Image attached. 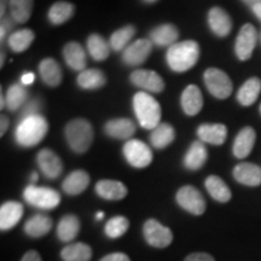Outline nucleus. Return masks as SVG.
Wrapping results in <instances>:
<instances>
[{
    "label": "nucleus",
    "mask_w": 261,
    "mask_h": 261,
    "mask_svg": "<svg viewBox=\"0 0 261 261\" xmlns=\"http://www.w3.org/2000/svg\"><path fill=\"white\" fill-rule=\"evenodd\" d=\"M200 58V45L194 40L175 42L168 47L166 60L168 67L175 73H184L191 69Z\"/></svg>",
    "instance_id": "1"
},
{
    "label": "nucleus",
    "mask_w": 261,
    "mask_h": 261,
    "mask_svg": "<svg viewBox=\"0 0 261 261\" xmlns=\"http://www.w3.org/2000/svg\"><path fill=\"white\" fill-rule=\"evenodd\" d=\"M48 123L44 116L33 115L21 120L16 127L15 140L23 148L38 145L47 135Z\"/></svg>",
    "instance_id": "2"
},
{
    "label": "nucleus",
    "mask_w": 261,
    "mask_h": 261,
    "mask_svg": "<svg viewBox=\"0 0 261 261\" xmlns=\"http://www.w3.org/2000/svg\"><path fill=\"white\" fill-rule=\"evenodd\" d=\"M133 109L139 125L145 129H154L161 121V106L151 94L138 92L133 97Z\"/></svg>",
    "instance_id": "3"
},
{
    "label": "nucleus",
    "mask_w": 261,
    "mask_h": 261,
    "mask_svg": "<svg viewBox=\"0 0 261 261\" xmlns=\"http://www.w3.org/2000/svg\"><path fill=\"white\" fill-rule=\"evenodd\" d=\"M64 136L68 145L76 154L89 151L93 142V128L85 119H74L67 123Z\"/></svg>",
    "instance_id": "4"
},
{
    "label": "nucleus",
    "mask_w": 261,
    "mask_h": 261,
    "mask_svg": "<svg viewBox=\"0 0 261 261\" xmlns=\"http://www.w3.org/2000/svg\"><path fill=\"white\" fill-rule=\"evenodd\" d=\"M23 197L33 207L45 211L54 210L61 202V195L56 190L46 187H35L34 184L24 189Z\"/></svg>",
    "instance_id": "5"
},
{
    "label": "nucleus",
    "mask_w": 261,
    "mask_h": 261,
    "mask_svg": "<svg viewBox=\"0 0 261 261\" xmlns=\"http://www.w3.org/2000/svg\"><path fill=\"white\" fill-rule=\"evenodd\" d=\"M204 84L207 90L219 99L230 97L233 90L232 81L228 75L218 68H210L204 71Z\"/></svg>",
    "instance_id": "6"
},
{
    "label": "nucleus",
    "mask_w": 261,
    "mask_h": 261,
    "mask_svg": "<svg viewBox=\"0 0 261 261\" xmlns=\"http://www.w3.org/2000/svg\"><path fill=\"white\" fill-rule=\"evenodd\" d=\"M122 152L126 161L135 168H145L152 162L151 149L142 140H127L123 145Z\"/></svg>",
    "instance_id": "7"
},
{
    "label": "nucleus",
    "mask_w": 261,
    "mask_h": 261,
    "mask_svg": "<svg viewBox=\"0 0 261 261\" xmlns=\"http://www.w3.org/2000/svg\"><path fill=\"white\" fill-rule=\"evenodd\" d=\"M143 236L149 246L163 249L171 246L173 241V233L171 228L163 226L160 221L155 219H149L145 221L143 226Z\"/></svg>",
    "instance_id": "8"
},
{
    "label": "nucleus",
    "mask_w": 261,
    "mask_h": 261,
    "mask_svg": "<svg viewBox=\"0 0 261 261\" xmlns=\"http://www.w3.org/2000/svg\"><path fill=\"white\" fill-rule=\"evenodd\" d=\"M175 200L182 210L190 214L202 215L205 212V200L203 195L191 185H185L179 189Z\"/></svg>",
    "instance_id": "9"
},
{
    "label": "nucleus",
    "mask_w": 261,
    "mask_h": 261,
    "mask_svg": "<svg viewBox=\"0 0 261 261\" xmlns=\"http://www.w3.org/2000/svg\"><path fill=\"white\" fill-rule=\"evenodd\" d=\"M152 42L149 39H139L128 45L122 52L123 63L129 67H137L148 60L152 50Z\"/></svg>",
    "instance_id": "10"
},
{
    "label": "nucleus",
    "mask_w": 261,
    "mask_h": 261,
    "mask_svg": "<svg viewBox=\"0 0 261 261\" xmlns=\"http://www.w3.org/2000/svg\"><path fill=\"white\" fill-rule=\"evenodd\" d=\"M257 40L256 29L253 24L246 23L241 28L240 34L236 39V45H234V51L238 60L247 61L252 57L254 48H255Z\"/></svg>",
    "instance_id": "11"
},
{
    "label": "nucleus",
    "mask_w": 261,
    "mask_h": 261,
    "mask_svg": "<svg viewBox=\"0 0 261 261\" xmlns=\"http://www.w3.org/2000/svg\"><path fill=\"white\" fill-rule=\"evenodd\" d=\"M129 80L135 86L151 93H161L165 90V81L160 76V74L154 70H135L130 74Z\"/></svg>",
    "instance_id": "12"
},
{
    "label": "nucleus",
    "mask_w": 261,
    "mask_h": 261,
    "mask_svg": "<svg viewBox=\"0 0 261 261\" xmlns=\"http://www.w3.org/2000/svg\"><path fill=\"white\" fill-rule=\"evenodd\" d=\"M37 163L47 179H57L63 172V162L60 156L50 149H42L38 152Z\"/></svg>",
    "instance_id": "13"
},
{
    "label": "nucleus",
    "mask_w": 261,
    "mask_h": 261,
    "mask_svg": "<svg viewBox=\"0 0 261 261\" xmlns=\"http://www.w3.org/2000/svg\"><path fill=\"white\" fill-rule=\"evenodd\" d=\"M136 123L126 117L109 120L104 125V132L108 137L119 140H129L136 133Z\"/></svg>",
    "instance_id": "14"
},
{
    "label": "nucleus",
    "mask_w": 261,
    "mask_h": 261,
    "mask_svg": "<svg viewBox=\"0 0 261 261\" xmlns=\"http://www.w3.org/2000/svg\"><path fill=\"white\" fill-rule=\"evenodd\" d=\"M208 24H210L211 31L217 37L220 38L226 37L232 29V21H231L230 15L219 6H214L210 10V12H208Z\"/></svg>",
    "instance_id": "15"
},
{
    "label": "nucleus",
    "mask_w": 261,
    "mask_h": 261,
    "mask_svg": "<svg viewBox=\"0 0 261 261\" xmlns=\"http://www.w3.org/2000/svg\"><path fill=\"white\" fill-rule=\"evenodd\" d=\"M23 215V205L19 202L8 201L0 207V230L9 231L19 223Z\"/></svg>",
    "instance_id": "16"
},
{
    "label": "nucleus",
    "mask_w": 261,
    "mask_h": 261,
    "mask_svg": "<svg viewBox=\"0 0 261 261\" xmlns=\"http://www.w3.org/2000/svg\"><path fill=\"white\" fill-rule=\"evenodd\" d=\"M233 178L247 187L261 185V168L250 162L238 163L233 168Z\"/></svg>",
    "instance_id": "17"
},
{
    "label": "nucleus",
    "mask_w": 261,
    "mask_h": 261,
    "mask_svg": "<svg viewBox=\"0 0 261 261\" xmlns=\"http://www.w3.org/2000/svg\"><path fill=\"white\" fill-rule=\"evenodd\" d=\"M96 192L99 197L107 201H120L127 196V188L123 182L119 180L103 179L96 184Z\"/></svg>",
    "instance_id": "18"
},
{
    "label": "nucleus",
    "mask_w": 261,
    "mask_h": 261,
    "mask_svg": "<svg viewBox=\"0 0 261 261\" xmlns=\"http://www.w3.org/2000/svg\"><path fill=\"white\" fill-rule=\"evenodd\" d=\"M201 142L213 145H223L227 137V128L223 123H203L197 128Z\"/></svg>",
    "instance_id": "19"
},
{
    "label": "nucleus",
    "mask_w": 261,
    "mask_h": 261,
    "mask_svg": "<svg viewBox=\"0 0 261 261\" xmlns=\"http://www.w3.org/2000/svg\"><path fill=\"white\" fill-rule=\"evenodd\" d=\"M180 104L187 115H197L203 107V97H202L201 90L196 85H189L187 89L182 91Z\"/></svg>",
    "instance_id": "20"
},
{
    "label": "nucleus",
    "mask_w": 261,
    "mask_h": 261,
    "mask_svg": "<svg viewBox=\"0 0 261 261\" xmlns=\"http://www.w3.org/2000/svg\"><path fill=\"white\" fill-rule=\"evenodd\" d=\"M90 185V175L89 173L84 169H76L71 172L67 178L62 182V189L65 194L75 196L80 195L89 188Z\"/></svg>",
    "instance_id": "21"
},
{
    "label": "nucleus",
    "mask_w": 261,
    "mask_h": 261,
    "mask_svg": "<svg viewBox=\"0 0 261 261\" xmlns=\"http://www.w3.org/2000/svg\"><path fill=\"white\" fill-rule=\"evenodd\" d=\"M63 57L68 67L71 68L73 70L80 71L81 73L86 68V54H85L84 47L81 46L79 42H68L63 48Z\"/></svg>",
    "instance_id": "22"
},
{
    "label": "nucleus",
    "mask_w": 261,
    "mask_h": 261,
    "mask_svg": "<svg viewBox=\"0 0 261 261\" xmlns=\"http://www.w3.org/2000/svg\"><path fill=\"white\" fill-rule=\"evenodd\" d=\"M256 140V133L252 127H244L240 130L233 143V155L237 159H246L249 156Z\"/></svg>",
    "instance_id": "23"
},
{
    "label": "nucleus",
    "mask_w": 261,
    "mask_h": 261,
    "mask_svg": "<svg viewBox=\"0 0 261 261\" xmlns=\"http://www.w3.org/2000/svg\"><path fill=\"white\" fill-rule=\"evenodd\" d=\"M208 160V151L203 142H194L184 158V166L189 171H198Z\"/></svg>",
    "instance_id": "24"
},
{
    "label": "nucleus",
    "mask_w": 261,
    "mask_h": 261,
    "mask_svg": "<svg viewBox=\"0 0 261 261\" xmlns=\"http://www.w3.org/2000/svg\"><path fill=\"white\" fill-rule=\"evenodd\" d=\"M178 38V28L172 23L158 25L150 32V40L156 46H172L177 42Z\"/></svg>",
    "instance_id": "25"
},
{
    "label": "nucleus",
    "mask_w": 261,
    "mask_h": 261,
    "mask_svg": "<svg viewBox=\"0 0 261 261\" xmlns=\"http://www.w3.org/2000/svg\"><path fill=\"white\" fill-rule=\"evenodd\" d=\"M39 74H40L44 84H46L50 87H57L63 79L61 65L54 58H45L40 62Z\"/></svg>",
    "instance_id": "26"
},
{
    "label": "nucleus",
    "mask_w": 261,
    "mask_h": 261,
    "mask_svg": "<svg viewBox=\"0 0 261 261\" xmlns=\"http://www.w3.org/2000/svg\"><path fill=\"white\" fill-rule=\"evenodd\" d=\"M52 219L50 217L45 214H37L32 217L27 223L24 224V232L29 237L33 238H40L45 234H47L52 228Z\"/></svg>",
    "instance_id": "27"
},
{
    "label": "nucleus",
    "mask_w": 261,
    "mask_h": 261,
    "mask_svg": "<svg viewBox=\"0 0 261 261\" xmlns=\"http://www.w3.org/2000/svg\"><path fill=\"white\" fill-rule=\"evenodd\" d=\"M80 231V220L76 215L67 214L60 220L57 226V237L61 242H70Z\"/></svg>",
    "instance_id": "28"
},
{
    "label": "nucleus",
    "mask_w": 261,
    "mask_h": 261,
    "mask_svg": "<svg viewBox=\"0 0 261 261\" xmlns=\"http://www.w3.org/2000/svg\"><path fill=\"white\" fill-rule=\"evenodd\" d=\"M205 189L210 192V195L214 198L215 201L221 202V203H226L231 200L232 194H231L230 188L227 187L226 182L218 175H210L205 179Z\"/></svg>",
    "instance_id": "29"
},
{
    "label": "nucleus",
    "mask_w": 261,
    "mask_h": 261,
    "mask_svg": "<svg viewBox=\"0 0 261 261\" xmlns=\"http://www.w3.org/2000/svg\"><path fill=\"white\" fill-rule=\"evenodd\" d=\"M175 138V130L169 123L162 122L152 129L150 135V143L155 149H166L171 145Z\"/></svg>",
    "instance_id": "30"
},
{
    "label": "nucleus",
    "mask_w": 261,
    "mask_h": 261,
    "mask_svg": "<svg viewBox=\"0 0 261 261\" xmlns=\"http://www.w3.org/2000/svg\"><path fill=\"white\" fill-rule=\"evenodd\" d=\"M261 92V80L259 77H250L242 85L237 93V100L243 107H249L256 102Z\"/></svg>",
    "instance_id": "31"
},
{
    "label": "nucleus",
    "mask_w": 261,
    "mask_h": 261,
    "mask_svg": "<svg viewBox=\"0 0 261 261\" xmlns=\"http://www.w3.org/2000/svg\"><path fill=\"white\" fill-rule=\"evenodd\" d=\"M92 248L86 243H71L64 247L61 252L63 261H90L92 259Z\"/></svg>",
    "instance_id": "32"
},
{
    "label": "nucleus",
    "mask_w": 261,
    "mask_h": 261,
    "mask_svg": "<svg viewBox=\"0 0 261 261\" xmlns=\"http://www.w3.org/2000/svg\"><path fill=\"white\" fill-rule=\"evenodd\" d=\"M77 85L84 90H98L102 89L107 84V77L99 69H85L77 76Z\"/></svg>",
    "instance_id": "33"
},
{
    "label": "nucleus",
    "mask_w": 261,
    "mask_h": 261,
    "mask_svg": "<svg viewBox=\"0 0 261 261\" xmlns=\"http://www.w3.org/2000/svg\"><path fill=\"white\" fill-rule=\"evenodd\" d=\"M75 14L74 4L68 2H57L48 10V21L54 25H61L68 22Z\"/></svg>",
    "instance_id": "34"
},
{
    "label": "nucleus",
    "mask_w": 261,
    "mask_h": 261,
    "mask_svg": "<svg viewBox=\"0 0 261 261\" xmlns=\"http://www.w3.org/2000/svg\"><path fill=\"white\" fill-rule=\"evenodd\" d=\"M35 34L32 29H19V31L12 32L8 39L9 47L16 54H21L24 52L32 42L34 41Z\"/></svg>",
    "instance_id": "35"
},
{
    "label": "nucleus",
    "mask_w": 261,
    "mask_h": 261,
    "mask_svg": "<svg viewBox=\"0 0 261 261\" xmlns=\"http://www.w3.org/2000/svg\"><path fill=\"white\" fill-rule=\"evenodd\" d=\"M6 108L10 112H16L27 103L28 91L22 84H14L6 92Z\"/></svg>",
    "instance_id": "36"
},
{
    "label": "nucleus",
    "mask_w": 261,
    "mask_h": 261,
    "mask_svg": "<svg viewBox=\"0 0 261 261\" xmlns=\"http://www.w3.org/2000/svg\"><path fill=\"white\" fill-rule=\"evenodd\" d=\"M87 50L94 61H104L110 55V45L99 34H91L87 39Z\"/></svg>",
    "instance_id": "37"
},
{
    "label": "nucleus",
    "mask_w": 261,
    "mask_h": 261,
    "mask_svg": "<svg viewBox=\"0 0 261 261\" xmlns=\"http://www.w3.org/2000/svg\"><path fill=\"white\" fill-rule=\"evenodd\" d=\"M10 15L19 24L25 23L31 18L34 0H10Z\"/></svg>",
    "instance_id": "38"
},
{
    "label": "nucleus",
    "mask_w": 261,
    "mask_h": 261,
    "mask_svg": "<svg viewBox=\"0 0 261 261\" xmlns=\"http://www.w3.org/2000/svg\"><path fill=\"white\" fill-rule=\"evenodd\" d=\"M136 35V28L132 24H127L125 27L117 29L110 35L109 45L114 51H121L128 46L129 41Z\"/></svg>",
    "instance_id": "39"
},
{
    "label": "nucleus",
    "mask_w": 261,
    "mask_h": 261,
    "mask_svg": "<svg viewBox=\"0 0 261 261\" xmlns=\"http://www.w3.org/2000/svg\"><path fill=\"white\" fill-rule=\"evenodd\" d=\"M129 227V221L127 218L122 217V215H117V217H114L106 224V227H104V232L109 238L112 240H116V238H120L123 236L127 232Z\"/></svg>",
    "instance_id": "40"
},
{
    "label": "nucleus",
    "mask_w": 261,
    "mask_h": 261,
    "mask_svg": "<svg viewBox=\"0 0 261 261\" xmlns=\"http://www.w3.org/2000/svg\"><path fill=\"white\" fill-rule=\"evenodd\" d=\"M42 107V102L39 98H33V99L29 100L22 107L21 109V114H19V121L21 120L25 119V117L33 116V115H40L39 112L41 110Z\"/></svg>",
    "instance_id": "41"
},
{
    "label": "nucleus",
    "mask_w": 261,
    "mask_h": 261,
    "mask_svg": "<svg viewBox=\"0 0 261 261\" xmlns=\"http://www.w3.org/2000/svg\"><path fill=\"white\" fill-rule=\"evenodd\" d=\"M184 261H215L211 254L207 253H192L185 257Z\"/></svg>",
    "instance_id": "42"
},
{
    "label": "nucleus",
    "mask_w": 261,
    "mask_h": 261,
    "mask_svg": "<svg viewBox=\"0 0 261 261\" xmlns=\"http://www.w3.org/2000/svg\"><path fill=\"white\" fill-rule=\"evenodd\" d=\"M99 261H130V259L123 253H112L102 257Z\"/></svg>",
    "instance_id": "43"
},
{
    "label": "nucleus",
    "mask_w": 261,
    "mask_h": 261,
    "mask_svg": "<svg viewBox=\"0 0 261 261\" xmlns=\"http://www.w3.org/2000/svg\"><path fill=\"white\" fill-rule=\"evenodd\" d=\"M15 23H17V22H16L15 19L12 18L11 15L4 16V17L2 18V27H0V28L4 29V31L9 34V32H11L12 29H14Z\"/></svg>",
    "instance_id": "44"
},
{
    "label": "nucleus",
    "mask_w": 261,
    "mask_h": 261,
    "mask_svg": "<svg viewBox=\"0 0 261 261\" xmlns=\"http://www.w3.org/2000/svg\"><path fill=\"white\" fill-rule=\"evenodd\" d=\"M21 261H42L40 254L37 250H28L22 257Z\"/></svg>",
    "instance_id": "45"
},
{
    "label": "nucleus",
    "mask_w": 261,
    "mask_h": 261,
    "mask_svg": "<svg viewBox=\"0 0 261 261\" xmlns=\"http://www.w3.org/2000/svg\"><path fill=\"white\" fill-rule=\"evenodd\" d=\"M35 80V75L31 73V71H27V73H23L21 77V84L23 85V86H27V85H31L34 83Z\"/></svg>",
    "instance_id": "46"
},
{
    "label": "nucleus",
    "mask_w": 261,
    "mask_h": 261,
    "mask_svg": "<svg viewBox=\"0 0 261 261\" xmlns=\"http://www.w3.org/2000/svg\"><path fill=\"white\" fill-rule=\"evenodd\" d=\"M0 136H4L6 133V130L9 128V117L5 116V115H2V120H0Z\"/></svg>",
    "instance_id": "47"
},
{
    "label": "nucleus",
    "mask_w": 261,
    "mask_h": 261,
    "mask_svg": "<svg viewBox=\"0 0 261 261\" xmlns=\"http://www.w3.org/2000/svg\"><path fill=\"white\" fill-rule=\"evenodd\" d=\"M10 0H0V16H2V18L5 16L6 8H8Z\"/></svg>",
    "instance_id": "48"
},
{
    "label": "nucleus",
    "mask_w": 261,
    "mask_h": 261,
    "mask_svg": "<svg viewBox=\"0 0 261 261\" xmlns=\"http://www.w3.org/2000/svg\"><path fill=\"white\" fill-rule=\"evenodd\" d=\"M244 4L249 6L250 9L255 8L256 5H261V0H242Z\"/></svg>",
    "instance_id": "49"
},
{
    "label": "nucleus",
    "mask_w": 261,
    "mask_h": 261,
    "mask_svg": "<svg viewBox=\"0 0 261 261\" xmlns=\"http://www.w3.org/2000/svg\"><path fill=\"white\" fill-rule=\"evenodd\" d=\"M252 10H253L254 15H255L256 17L260 19V22H261V5H256L255 8H253Z\"/></svg>",
    "instance_id": "50"
},
{
    "label": "nucleus",
    "mask_w": 261,
    "mask_h": 261,
    "mask_svg": "<svg viewBox=\"0 0 261 261\" xmlns=\"http://www.w3.org/2000/svg\"><path fill=\"white\" fill-rule=\"evenodd\" d=\"M38 181V174L37 173H32V175H31V182H33V184H34V182H37Z\"/></svg>",
    "instance_id": "51"
},
{
    "label": "nucleus",
    "mask_w": 261,
    "mask_h": 261,
    "mask_svg": "<svg viewBox=\"0 0 261 261\" xmlns=\"http://www.w3.org/2000/svg\"><path fill=\"white\" fill-rule=\"evenodd\" d=\"M103 218H104V213H103V212H98V213L96 214V219H97V220L103 219Z\"/></svg>",
    "instance_id": "52"
},
{
    "label": "nucleus",
    "mask_w": 261,
    "mask_h": 261,
    "mask_svg": "<svg viewBox=\"0 0 261 261\" xmlns=\"http://www.w3.org/2000/svg\"><path fill=\"white\" fill-rule=\"evenodd\" d=\"M143 2L146 3V4H154V3L159 2V0H143Z\"/></svg>",
    "instance_id": "53"
},
{
    "label": "nucleus",
    "mask_w": 261,
    "mask_h": 261,
    "mask_svg": "<svg viewBox=\"0 0 261 261\" xmlns=\"http://www.w3.org/2000/svg\"><path fill=\"white\" fill-rule=\"evenodd\" d=\"M4 58H5V54L4 52H2V62H0V65H2V67L4 65Z\"/></svg>",
    "instance_id": "54"
},
{
    "label": "nucleus",
    "mask_w": 261,
    "mask_h": 261,
    "mask_svg": "<svg viewBox=\"0 0 261 261\" xmlns=\"http://www.w3.org/2000/svg\"><path fill=\"white\" fill-rule=\"evenodd\" d=\"M260 114H261V104H260Z\"/></svg>",
    "instance_id": "55"
}]
</instances>
